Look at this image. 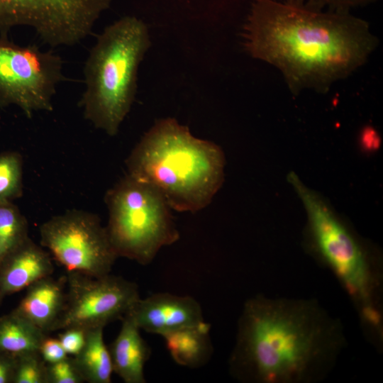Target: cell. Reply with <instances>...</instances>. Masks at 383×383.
Segmentation results:
<instances>
[{
  "label": "cell",
  "mask_w": 383,
  "mask_h": 383,
  "mask_svg": "<svg viewBox=\"0 0 383 383\" xmlns=\"http://www.w3.org/2000/svg\"><path fill=\"white\" fill-rule=\"evenodd\" d=\"M243 38L246 52L276 67L294 94L328 89L363 65L377 45L368 23L350 11L289 0H253Z\"/></svg>",
  "instance_id": "1"
},
{
  "label": "cell",
  "mask_w": 383,
  "mask_h": 383,
  "mask_svg": "<svg viewBox=\"0 0 383 383\" xmlns=\"http://www.w3.org/2000/svg\"><path fill=\"white\" fill-rule=\"evenodd\" d=\"M345 346L340 321L317 301L257 295L240 315L230 370L243 382H318Z\"/></svg>",
  "instance_id": "2"
},
{
  "label": "cell",
  "mask_w": 383,
  "mask_h": 383,
  "mask_svg": "<svg viewBox=\"0 0 383 383\" xmlns=\"http://www.w3.org/2000/svg\"><path fill=\"white\" fill-rule=\"evenodd\" d=\"M225 163L218 145L194 137L173 118L157 121L126 161L128 175L155 187L179 212L211 203L223 182Z\"/></svg>",
  "instance_id": "3"
},
{
  "label": "cell",
  "mask_w": 383,
  "mask_h": 383,
  "mask_svg": "<svg viewBox=\"0 0 383 383\" xmlns=\"http://www.w3.org/2000/svg\"><path fill=\"white\" fill-rule=\"evenodd\" d=\"M150 46L147 26L127 16L106 27L89 52L80 106L85 118L110 136L131 110L138 68Z\"/></svg>",
  "instance_id": "4"
},
{
  "label": "cell",
  "mask_w": 383,
  "mask_h": 383,
  "mask_svg": "<svg viewBox=\"0 0 383 383\" xmlns=\"http://www.w3.org/2000/svg\"><path fill=\"white\" fill-rule=\"evenodd\" d=\"M287 179L306 212V233L313 252L339 279L357 301L365 321L376 326L379 312L374 307L375 278L368 252L330 204L291 172Z\"/></svg>",
  "instance_id": "5"
},
{
  "label": "cell",
  "mask_w": 383,
  "mask_h": 383,
  "mask_svg": "<svg viewBox=\"0 0 383 383\" xmlns=\"http://www.w3.org/2000/svg\"><path fill=\"white\" fill-rule=\"evenodd\" d=\"M109 210L107 234L116 255L147 265L160 250L179 239L162 194L127 174L104 197Z\"/></svg>",
  "instance_id": "6"
},
{
  "label": "cell",
  "mask_w": 383,
  "mask_h": 383,
  "mask_svg": "<svg viewBox=\"0 0 383 383\" xmlns=\"http://www.w3.org/2000/svg\"><path fill=\"white\" fill-rule=\"evenodd\" d=\"M62 60L35 45L21 46L0 38V107L16 105L24 114L52 110V99L64 79Z\"/></svg>",
  "instance_id": "7"
},
{
  "label": "cell",
  "mask_w": 383,
  "mask_h": 383,
  "mask_svg": "<svg viewBox=\"0 0 383 383\" xmlns=\"http://www.w3.org/2000/svg\"><path fill=\"white\" fill-rule=\"evenodd\" d=\"M112 0H0V33L29 26L50 47L72 46L87 37Z\"/></svg>",
  "instance_id": "8"
},
{
  "label": "cell",
  "mask_w": 383,
  "mask_h": 383,
  "mask_svg": "<svg viewBox=\"0 0 383 383\" xmlns=\"http://www.w3.org/2000/svg\"><path fill=\"white\" fill-rule=\"evenodd\" d=\"M40 244L67 272L111 273L118 258L99 217L82 210L57 215L40 227Z\"/></svg>",
  "instance_id": "9"
},
{
  "label": "cell",
  "mask_w": 383,
  "mask_h": 383,
  "mask_svg": "<svg viewBox=\"0 0 383 383\" xmlns=\"http://www.w3.org/2000/svg\"><path fill=\"white\" fill-rule=\"evenodd\" d=\"M64 311L52 331L78 327H103L122 319L140 298L138 286L121 277L108 274L93 277L67 272Z\"/></svg>",
  "instance_id": "10"
},
{
  "label": "cell",
  "mask_w": 383,
  "mask_h": 383,
  "mask_svg": "<svg viewBox=\"0 0 383 383\" xmlns=\"http://www.w3.org/2000/svg\"><path fill=\"white\" fill-rule=\"evenodd\" d=\"M125 316L140 330L161 336L204 322L201 307L196 299L166 292L140 297Z\"/></svg>",
  "instance_id": "11"
},
{
  "label": "cell",
  "mask_w": 383,
  "mask_h": 383,
  "mask_svg": "<svg viewBox=\"0 0 383 383\" xmlns=\"http://www.w3.org/2000/svg\"><path fill=\"white\" fill-rule=\"evenodd\" d=\"M53 272L50 254L29 238L0 267V304L4 297L26 289Z\"/></svg>",
  "instance_id": "12"
},
{
  "label": "cell",
  "mask_w": 383,
  "mask_h": 383,
  "mask_svg": "<svg viewBox=\"0 0 383 383\" xmlns=\"http://www.w3.org/2000/svg\"><path fill=\"white\" fill-rule=\"evenodd\" d=\"M26 289L14 311L45 334L52 331L65 306L66 276L59 279L51 275L44 277Z\"/></svg>",
  "instance_id": "13"
},
{
  "label": "cell",
  "mask_w": 383,
  "mask_h": 383,
  "mask_svg": "<svg viewBox=\"0 0 383 383\" xmlns=\"http://www.w3.org/2000/svg\"><path fill=\"white\" fill-rule=\"evenodd\" d=\"M140 330L124 316L120 332L109 348L113 370L126 383L146 382L144 366L151 352Z\"/></svg>",
  "instance_id": "14"
},
{
  "label": "cell",
  "mask_w": 383,
  "mask_h": 383,
  "mask_svg": "<svg viewBox=\"0 0 383 383\" xmlns=\"http://www.w3.org/2000/svg\"><path fill=\"white\" fill-rule=\"evenodd\" d=\"M210 326L205 321L162 335L169 353L178 365L199 368L206 365L213 353Z\"/></svg>",
  "instance_id": "15"
},
{
  "label": "cell",
  "mask_w": 383,
  "mask_h": 383,
  "mask_svg": "<svg viewBox=\"0 0 383 383\" xmlns=\"http://www.w3.org/2000/svg\"><path fill=\"white\" fill-rule=\"evenodd\" d=\"M103 327L87 330L86 341L80 352L72 356L84 382L110 383L113 372L109 348L103 338Z\"/></svg>",
  "instance_id": "16"
},
{
  "label": "cell",
  "mask_w": 383,
  "mask_h": 383,
  "mask_svg": "<svg viewBox=\"0 0 383 383\" xmlns=\"http://www.w3.org/2000/svg\"><path fill=\"white\" fill-rule=\"evenodd\" d=\"M46 334L14 310L0 317V353L14 357L39 352Z\"/></svg>",
  "instance_id": "17"
},
{
  "label": "cell",
  "mask_w": 383,
  "mask_h": 383,
  "mask_svg": "<svg viewBox=\"0 0 383 383\" xmlns=\"http://www.w3.org/2000/svg\"><path fill=\"white\" fill-rule=\"evenodd\" d=\"M28 238V221L18 206L0 200V267Z\"/></svg>",
  "instance_id": "18"
},
{
  "label": "cell",
  "mask_w": 383,
  "mask_h": 383,
  "mask_svg": "<svg viewBox=\"0 0 383 383\" xmlns=\"http://www.w3.org/2000/svg\"><path fill=\"white\" fill-rule=\"evenodd\" d=\"M23 163L18 152L0 153V200L13 201L22 196Z\"/></svg>",
  "instance_id": "19"
},
{
  "label": "cell",
  "mask_w": 383,
  "mask_h": 383,
  "mask_svg": "<svg viewBox=\"0 0 383 383\" xmlns=\"http://www.w3.org/2000/svg\"><path fill=\"white\" fill-rule=\"evenodd\" d=\"M11 383H47L46 363L39 352L16 357Z\"/></svg>",
  "instance_id": "20"
},
{
  "label": "cell",
  "mask_w": 383,
  "mask_h": 383,
  "mask_svg": "<svg viewBox=\"0 0 383 383\" xmlns=\"http://www.w3.org/2000/svg\"><path fill=\"white\" fill-rule=\"evenodd\" d=\"M47 383H82L84 382L73 357L46 364Z\"/></svg>",
  "instance_id": "21"
},
{
  "label": "cell",
  "mask_w": 383,
  "mask_h": 383,
  "mask_svg": "<svg viewBox=\"0 0 383 383\" xmlns=\"http://www.w3.org/2000/svg\"><path fill=\"white\" fill-rule=\"evenodd\" d=\"M308 7L332 11H348L351 9L364 6L377 0H289Z\"/></svg>",
  "instance_id": "22"
},
{
  "label": "cell",
  "mask_w": 383,
  "mask_h": 383,
  "mask_svg": "<svg viewBox=\"0 0 383 383\" xmlns=\"http://www.w3.org/2000/svg\"><path fill=\"white\" fill-rule=\"evenodd\" d=\"M87 330L71 327L64 329L58 339L68 355H77L84 345Z\"/></svg>",
  "instance_id": "23"
},
{
  "label": "cell",
  "mask_w": 383,
  "mask_h": 383,
  "mask_svg": "<svg viewBox=\"0 0 383 383\" xmlns=\"http://www.w3.org/2000/svg\"><path fill=\"white\" fill-rule=\"evenodd\" d=\"M39 353L46 364L60 361L69 356L58 338L47 335L40 343Z\"/></svg>",
  "instance_id": "24"
},
{
  "label": "cell",
  "mask_w": 383,
  "mask_h": 383,
  "mask_svg": "<svg viewBox=\"0 0 383 383\" xmlns=\"http://www.w3.org/2000/svg\"><path fill=\"white\" fill-rule=\"evenodd\" d=\"M16 357L0 353V383H11Z\"/></svg>",
  "instance_id": "25"
}]
</instances>
